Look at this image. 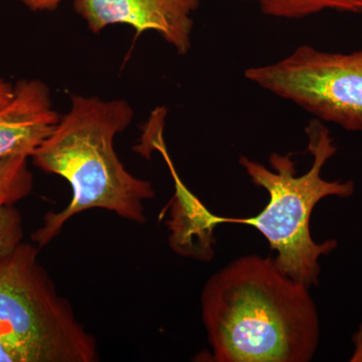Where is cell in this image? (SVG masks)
<instances>
[{"label":"cell","instance_id":"obj_12","mask_svg":"<svg viewBox=\"0 0 362 362\" xmlns=\"http://www.w3.org/2000/svg\"><path fill=\"white\" fill-rule=\"evenodd\" d=\"M0 362H23V357L6 343L0 341Z\"/></svg>","mask_w":362,"mask_h":362},{"label":"cell","instance_id":"obj_6","mask_svg":"<svg viewBox=\"0 0 362 362\" xmlns=\"http://www.w3.org/2000/svg\"><path fill=\"white\" fill-rule=\"evenodd\" d=\"M199 4L201 0H74V8L95 35L117 23L132 26L138 35L154 30L183 56L192 47V16Z\"/></svg>","mask_w":362,"mask_h":362},{"label":"cell","instance_id":"obj_9","mask_svg":"<svg viewBox=\"0 0 362 362\" xmlns=\"http://www.w3.org/2000/svg\"><path fill=\"white\" fill-rule=\"evenodd\" d=\"M33 175L28 157L11 156L0 159V209L14 206L32 194Z\"/></svg>","mask_w":362,"mask_h":362},{"label":"cell","instance_id":"obj_10","mask_svg":"<svg viewBox=\"0 0 362 362\" xmlns=\"http://www.w3.org/2000/svg\"><path fill=\"white\" fill-rule=\"evenodd\" d=\"M23 218L13 206L0 209V257L23 240Z\"/></svg>","mask_w":362,"mask_h":362},{"label":"cell","instance_id":"obj_8","mask_svg":"<svg viewBox=\"0 0 362 362\" xmlns=\"http://www.w3.org/2000/svg\"><path fill=\"white\" fill-rule=\"evenodd\" d=\"M262 13L273 18L300 20L323 11L362 13V0H257Z\"/></svg>","mask_w":362,"mask_h":362},{"label":"cell","instance_id":"obj_1","mask_svg":"<svg viewBox=\"0 0 362 362\" xmlns=\"http://www.w3.org/2000/svg\"><path fill=\"white\" fill-rule=\"evenodd\" d=\"M306 286L274 259L249 255L207 280L202 317L218 362H308L319 342V318Z\"/></svg>","mask_w":362,"mask_h":362},{"label":"cell","instance_id":"obj_7","mask_svg":"<svg viewBox=\"0 0 362 362\" xmlns=\"http://www.w3.org/2000/svg\"><path fill=\"white\" fill-rule=\"evenodd\" d=\"M59 119L45 83L33 78L18 81L13 99L0 108V159L32 157Z\"/></svg>","mask_w":362,"mask_h":362},{"label":"cell","instance_id":"obj_13","mask_svg":"<svg viewBox=\"0 0 362 362\" xmlns=\"http://www.w3.org/2000/svg\"><path fill=\"white\" fill-rule=\"evenodd\" d=\"M14 94V85L0 78V108L6 106Z\"/></svg>","mask_w":362,"mask_h":362},{"label":"cell","instance_id":"obj_11","mask_svg":"<svg viewBox=\"0 0 362 362\" xmlns=\"http://www.w3.org/2000/svg\"><path fill=\"white\" fill-rule=\"evenodd\" d=\"M32 11H54L58 8L62 0H20Z\"/></svg>","mask_w":362,"mask_h":362},{"label":"cell","instance_id":"obj_14","mask_svg":"<svg viewBox=\"0 0 362 362\" xmlns=\"http://www.w3.org/2000/svg\"><path fill=\"white\" fill-rule=\"evenodd\" d=\"M354 354L350 357V362H362V322L354 335Z\"/></svg>","mask_w":362,"mask_h":362},{"label":"cell","instance_id":"obj_4","mask_svg":"<svg viewBox=\"0 0 362 362\" xmlns=\"http://www.w3.org/2000/svg\"><path fill=\"white\" fill-rule=\"evenodd\" d=\"M0 341L23 362L99 361L96 339L59 294L39 247L23 240L0 257Z\"/></svg>","mask_w":362,"mask_h":362},{"label":"cell","instance_id":"obj_2","mask_svg":"<svg viewBox=\"0 0 362 362\" xmlns=\"http://www.w3.org/2000/svg\"><path fill=\"white\" fill-rule=\"evenodd\" d=\"M132 119L133 109L125 100L71 97L70 110L32 156L35 166L61 176L71 188L70 204L58 213L45 214L42 226L33 233L30 239L39 249L56 239L70 218L89 209L146 223L144 202L154 199V188L124 168L114 147L116 136Z\"/></svg>","mask_w":362,"mask_h":362},{"label":"cell","instance_id":"obj_5","mask_svg":"<svg viewBox=\"0 0 362 362\" xmlns=\"http://www.w3.org/2000/svg\"><path fill=\"white\" fill-rule=\"evenodd\" d=\"M245 78L320 121L362 131V49L341 54L304 45L276 63L247 69Z\"/></svg>","mask_w":362,"mask_h":362},{"label":"cell","instance_id":"obj_3","mask_svg":"<svg viewBox=\"0 0 362 362\" xmlns=\"http://www.w3.org/2000/svg\"><path fill=\"white\" fill-rule=\"evenodd\" d=\"M312 165L303 175L296 176V162L292 154L273 153L271 169L246 156L240 164L257 187L269 194V202L257 216L247 218L216 216V225L243 223L254 226L277 252L274 263L286 276L307 288L318 284L319 259L331 254L338 247L330 239L318 244L312 239L310 218L314 207L329 197L349 199L356 192L352 180H326L321 173L325 164L337 154V146L327 126L314 119L305 128Z\"/></svg>","mask_w":362,"mask_h":362}]
</instances>
